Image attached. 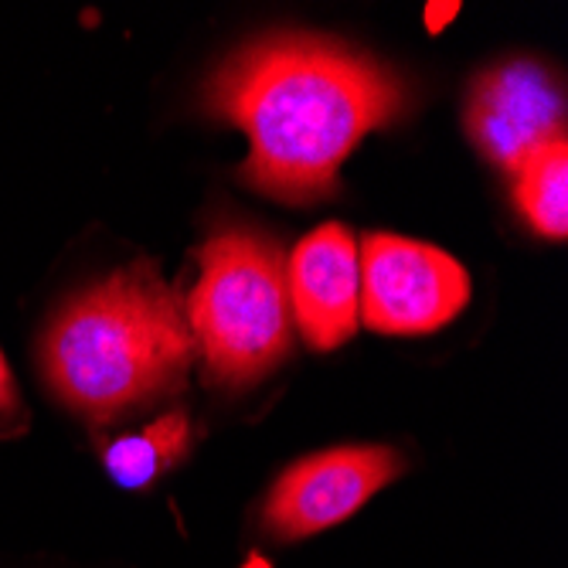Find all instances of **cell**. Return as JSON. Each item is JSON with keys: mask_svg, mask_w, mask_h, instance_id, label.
<instances>
[{"mask_svg": "<svg viewBox=\"0 0 568 568\" xmlns=\"http://www.w3.org/2000/svg\"><path fill=\"white\" fill-rule=\"evenodd\" d=\"M184 317L212 385L252 388L293 347L286 248L255 225H219L197 248Z\"/></svg>", "mask_w": 568, "mask_h": 568, "instance_id": "cell-3", "label": "cell"}, {"mask_svg": "<svg viewBox=\"0 0 568 568\" xmlns=\"http://www.w3.org/2000/svg\"><path fill=\"white\" fill-rule=\"evenodd\" d=\"M194 426L191 416L181 408L164 412L140 433L110 439L102 446V467H106L110 480L123 490H146L158 484L164 474H171L178 463L191 453Z\"/></svg>", "mask_w": 568, "mask_h": 568, "instance_id": "cell-8", "label": "cell"}, {"mask_svg": "<svg viewBox=\"0 0 568 568\" xmlns=\"http://www.w3.org/2000/svg\"><path fill=\"white\" fill-rule=\"evenodd\" d=\"M514 209L541 239L568 235V140H551L510 174Z\"/></svg>", "mask_w": 568, "mask_h": 568, "instance_id": "cell-9", "label": "cell"}, {"mask_svg": "<svg viewBox=\"0 0 568 568\" xmlns=\"http://www.w3.org/2000/svg\"><path fill=\"white\" fill-rule=\"evenodd\" d=\"M405 467V456L385 443L310 453L273 480L260 510L263 531L276 541H303L331 531L395 484Z\"/></svg>", "mask_w": 568, "mask_h": 568, "instance_id": "cell-5", "label": "cell"}, {"mask_svg": "<svg viewBox=\"0 0 568 568\" xmlns=\"http://www.w3.org/2000/svg\"><path fill=\"white\" fill-rule=\"evenodd\" d=\"M194 357L184 296L150 260L126 263L62 300L38 344L48 392L92 426L178 395Z\"/></svg>", "mask_w": 568, "mask_h": 568, "instance_id": "cell-2", "label": "cell"}, {"mask_svg": "<svg viewBox=\"0 0 568 568\" xmlns=\"http://www.w3.org/2000/svg\"><path fill=\"white\" fill-rule=\"evenodd\" d=\"M565 116L558 72L535 59H510L470 82L463 130L487 164L514 174L535 150L565 136Z\"/></svg>", "mask_w": 568, "mask_h": 568, "instance_id": "cell-6", "label": "cell"}, {"mask_svg": "<svg viewBox=\"0 0 568 568\" xmlns=\"http://www.w3.org/2000/svg\"><path fill=\"white\" fill-rule=\"evenodd\" d=\"M357 321L375 334H436L467 310L474 286L456 255L439 245L368 232L357 242Z\"/></svg>", "mask_w": 568, "mask_h": 568, "instance_id": "cell-4", "label": "cell"}, {"mask_svg": "<svg viewBox=\"0 0 568 568\" xmlns=\"http://www.w3.org/2000/svg\"><path fill=\"white\" fill-rule=\"evenodd\" d=\"M293 331L314 351H337L357 334V239L344 222H324L286 252Z\"/></svg>", "mask_w": 568, "mask_h": 568, "instance_id": "cell-7", "label": "cell"}, {"mask_svg": "<svg viewBox=\"0 0 568 568\" xmlns=\"http://www.w3.org/2000/svg\"><path fill=\"white\" fill-rule=\"evenodd\" d=\"M24 423V405H21V388L14 382V372L8 365L4 351H0V433H11Z\"/></svg>", "mask_w": 568, "mask_h": 568, "instance_id": "cell-10", "label": "cell"}, {"mask_svg": "<svg viewBox=\"0 0 568 568\" xmlns=\"http://www.w3.org/2000/svg\"><path fill=\"white\" fill-rule=\"evenodd\" d=\"M204 113L242 130L239 178L273 201L337 194L341 164L368 133L416 106L402 72L334 34L270 31L242 41L201 89Z\"/></svg>", "mask_w": 568, "mask_h": 568, "instance_id": "cell-1", "label": "cell"}]
</instances>
